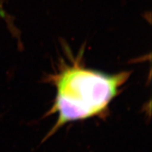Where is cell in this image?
<instances>
[{"instance_id":"1","label":"cell","mask_w":152,"mask_h":152,"mask_svg":"<svg viewBox=\"0 0 152 152\" xmlns=\"http://www.w3.org/2000/svg\"><path fill=\"white\" fill-rule=\"evenodd\" d=\"M130 75V72L109 74L90 69L79 57L70 64H63L49 77L56 88V96L49 114H56L57 121L47 137L68 123L105 112Z\"/></svg>"}]
</instances>
